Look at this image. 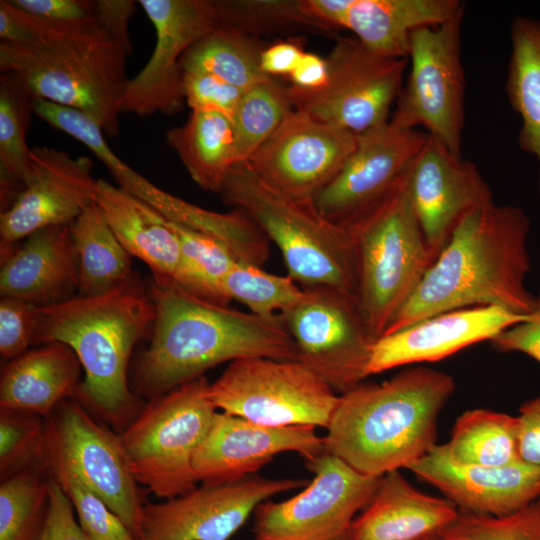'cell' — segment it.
Listing matches in <instances>:
<instances>
[{"mask_svg": "<svg viewBox=\"0 0 540 540\" xmlns=\"http://www.w3.org/2000/svg\"><path fill=\"white\" fill-rule=\"evenodd\" d=\"M302 288L301 300L280 313L297 361L344 394L366 378L376 338L354 296L327 286Z\"/></svg>", "mask_w": 540, "mask_h": 540, "instance_id": "12", "label": "cell"}, {"mask_svg": "<svg viewBox=\"0 0 540 540\" xmlns=\"http://www.w3.org/2000/svg\"><path fill=\"white\" fill-rule=\"evenodd\" d=\"M315 430L265 426L217 411L194 455L195 477L206 485L237 482L285 452L298 453L309 464L325 453L323 437Z\"/></svg>", "mask_w": 540, "mask_h": 540, "instance_id": "21", "label": "cell"}, {"mask_svg": "<svg viewBox=\"0 0 540 540\" xmlns=\"http://www.w3.org/2000/svg\"><path fill=\"white\" fill-rule=\"evenodd\" d=\"M208 394L217 410L253 423L325 429L340 396L299 361L263 357L229 363Z\"/></svg>", "mask_w": 540, "mask_h": 540, "instance_id": "9", "label": "cell"}, {"mask_svg": "<svg viewBox=\"0 0 540 540\" xmlns=\"http://www.w3.org/2000/svg\"><path fill=\"white\" fill-rule=\"evenodd\" d=\"M0 293L38 307L77 296L78 259L71 225L40 229L1 259Z\"/></svg>", "mask_w": 540, "mask_h": 540, "instance_id": "25", "label": "cell"}, {"mask_svg": "<svg viewBox=\"0 0 540 540\" xmlns=\"http://www.w3.org/2000/svg\"><path fill=\"white\" fill-rule=\"evenodd\" d=\"M155 309L138 278L99 296H75L41 307L33 344L63 343L76 354L84 378L77 399L122 431L139 413L128 378L134 347L152 328Z\"/></svg>", "mask_w": 540, "mask_h": 540, "instance_id": "4", "label": "cell"}, {"mask_svg": "<svg viewBox=\"0 0 540 540\" xmlns=\"http://www.w3.org/2000/svg\"><path fill=\"white\" fill-rule=\"evenodd\" d=\"M440 536L444 540H540V496L501 516L461 512Z\"/></svg>", "mask_w": 540, "mask_h": 540, "instance_id": "42", "label": "cell"}, {"mask_svg": "<svg viewBox=\"0 0 540 540\" xmlns=\"http://www.w3.org/2000/svg\"><path fill=\"white\" fill-rule=\"evenodd\" d=\"M506 92L522 120L520 148L537 158L540 195V20L523 16L511 24Z\"/></svg>", "mask_w": 540, "mask_h": 540, "instance_id": "32", "label": "cell"}, {"mask_svg": "<svg viewBox=\"0 0 540 540\" xmlns=\"http://www.w3.org/2000/svg\"><path fill=\"white\" fill-rule=\"evenodd\" d=\"M29 468L1 480L0 540H38L50 502L51 477Z\"/></svg>", "mask_w": 540, "mask_h": 540, "instance_id": "36", "label": "cell"}, {"mask_svg": "<svg viewBox=\"0 0 540 540\" xmlns=\"http://www.w3.org/2000/svg\"><path fill=\"white\" fill-rule=\"evenodd\" d=\"M46 457L68 465L140 540L145 502L120 435L98 423L76 398L46 419Z\"/></svg>", "mask_w": 540, "mask_h": 540, "instance_id": "14", "label": "cell"}, {"mask_svg": "<svg viewBox=\"0 0 540 540\" xmlns=\"http://www.w3.org/2000/svg\"><path fill=\"white\" fill-rule=\"evenodd\" d=\"M427 138L426 132L389 121L358 134L356 148L342 168L313 196L315 209L346 228L396 186Z\"/></svg>", "mask_w": 540, "mask_h": 540, "instance_id": "17", "label": "cell"}, {"mask_svg": "<svg viewBox=\"0 0 540 540\" xmlns=\"http://www.w3.org/2000/svg\"><path fill=\"white\" fill-rule=\"evenodd\" d=\"M292 110L287 88L273 78L244 91L232 120L238 163L246 162Z\"/></svg>", "mask_w": 540, "mask_h": 540, "instance_id": "38", "label": "cell"}, {"mask_svg": "<svg viewBox=\"0 0 540 540\" xmlns=\"http://www.w3.org/2000/svg\"><path fill=\"white\" fill-rule=\"evenodd\" d=\"M166 141L205 191L219 193L238 163L233 122L221 113L192 111L183 125L166 132Z\"/></svg>", "mask_w": 540, "mask_h": 540, "instance_id": "29", "label": "cell"}, {"mask_svg": "<svg viewBox=\"0 0 540 540\" xmlns=\"http://www.w3.org/2000/svg\"><path fill=\"white\" fill-rule=\"evenodd\" d=\"M464 11L437 25L412 32L410 70L389 122L403 129L423 126L426 133L461 155L465 125V74L461 61Z\"/></svg>", "mask_w": 540, "mask_h": 540, "instance_id": "10", "label": "cell"}, {"mask_svg": "<svg viewBox=\"0 0 540 540\" xmlns=\"http://www.w3.org/2000/svg\"><path fill=\"white\" fill-rule=\"evenodd\" d=\"M222 289L229 301L235 299L259 316L285 312L304 294L303 288L289 274L275 275L240 262L228 272Z\"/></svg>", "mask_w": 540, "mask_h": 540, "instance_id": "39", "label": "cell"}, {"mask_svg": "<svg viewBox=\"0 0 540 540\" xmlns=\"http://www.w3.org/2000/svg\"><path fill=\"white\" fill-rule=\"evenodd\" d=\"M33 95L14 73L0 78V204L8 210L22 192L29 170L26 133L33 113Z\"/></svg>", "mask_w": 540, "mask_h": 540, "instance_id": "33", "label": "cell"}, {"mask_svg": "<svg viewBox=\"0 0 540 540\" xmlns=\"http://www.w3.org/2000/svg\"><path fill=\"white\" fill-rule=\"evenodd\" d=\"M169 224L178 237L182 255L181 272L175 282L199 298L227 306L230 301L222 284L238 262L236 258L217 240L175 222Z\"/></svg>", "mask_w": 540, "mask_h": 540, "instance_id": "37", "label": "cell"}, {"mask_svg": "<svg viewBox=\"0 0 540 540\" xmlns=\"http://www.w3.org/2000/svg\"><path fill=\"white\" fill-rule=\"evenodd\" d=\"M96 18L101 29L107 32L129 55L133 45L128 24L136 12V1L96 0Z\"/></svg>", "mask_w": 540, "mask_h": 540, "instance_id": "50", "label": "cell"}, {"mask_svg": "<svg viewBox=\"0 0 540 540\" xmlns=\"http://www.w3.org/2000/svg\"><path fill=\"white\" fill-rule=\"evenodd\" d=\"M48 31V24L13 5L10 0L0 1L1 43L30 45L40 41Z\"/></svg>", "mask_w": 540, "mask_h": 540, "instance_id": "48", "label": "cell"}, {"mask_svg": "<svg viewBox=\"0 0 540 540\" xmlns=\"http://www.w3.org/2000/svg\"><path fill=\"white\" fill-rule=\"evenodd\" d=\"M496 350L520 352L540 363V293L527 318L490 341Z\"/></svg>", "mask_w": 540, "mask_h": 540, "instance_id": "49", "label": "cell"}, {"mask_svg": "<svg viewBox=\"0 0 540 540\" xmlns=\"http://www.w3.org/2000/svg\"><path fill=\"white\" fill-rule=\"evenodd\" d=\"M306 465L314 477L299 493L256 508L252 540L348 539L380 477L365 475L328 453Z\"/></svg>", "mask_w": 540, "mask_h": 540, "instance_id": "13", "label": "cell"}, {"mask_svg": "<svg viewBox=\"0 0 540 540\" xmlns=\"http://www.w3.org/2000/svg\"><path fill=\"white\" fill-rule=\"evenodd\" d=\"M424 540H444L440 535L433 536Z\"/></svg>", "mask_w": 540, "mask_h": 540, "instance_id": "54", "label": "cell"}, {"mask_svg": "<svg viewBox=\"0 0 540 540\" xmlns=\"http://www.w3.org/2000/svg\"><path fill=\"white\" fill-rule=\"evenodd\" d=\"M49 24L47 34L36 43H0V70L18 75L34 98L78 110L105 135L116 136L130 80L128 54L100 26Z\"/></svg>", "mask_w": 540, "mask_h": 540, "instance_id": "5", "label": "cell"}, {"mask_svg": "<svg viewBox=\"0 0 540 540\" xmlns=\"http://www.w3.org/2000/svg\"><path fill=\"white\" fill-rule=\"evenodd\" d=\"M326 59L324 87L287 88L293 109L357 135L388 122L408 59L377 54L356 38H340Z\"/></svg>", "mask_w": 540, "mask_h": 540, "instance_id": "11", "label": "cell"}, {"mask_svg": "<svg viewBox=\"0 0 540 540\" xmlns=\"http://www.w3.org/2000/svg\"><path fill=\"white\" fill-rule=\"evenodd\" d=\"M460 513L448 499L419 491L394 470L379 478L347 540H424L440 535Z\"/></svg>", "mask_w": 540, "mask_h": 540, "instance_id": "26", "label": "cell"}, {"mask_svg": "<svg viewBox=\"0 0 540 540\" xmlns=\"http://www.w3.org/2000/svg\"><path fill=\"white\" fill-rule=\"evenodd\" d=\"M357 134L292 110L246 161L266 182L298 200H312L342 168Z\"/></svg>", "mask_w": 540, "mask_h": 540, "instance_id": "19", "label": "cell"}, {"mask_svg": "<svg viewBox=\"0 0 540 540\" xmlns=\"http://www.w3.org/2000/svg\"><path fill=\"white\" fill-rule=\"evenodd\" d=\"M96 205L131 256L143 261L153 275L178 279L182 267L180 243L159 211L104 179H98Z\"/></svg>", "mask_w": 540, "mask_h": 540, "instance_id": "28", "label": "cell"}, {"mask_svg": "<svg viewBox=\"0 0 540 540\" xmlns=\"http://www.w3.org/2000/svg\"><path fill=\"white\" fill-rule=\"evenodd\" d=\"M454 390L450 375L420 366L361 382L339 396L325 453L372 477L408 469L436 444L437 419Z\"/></svg>", "mask_w": 540, "mask_h": 540, "instance_id": "3", "label": "cell"}, {"mask_svg": "<svg viewBox=\"0 0 540 540\" xmlns=\"http://www.w3.org/2000/svg\"><path fill=\"white\" fill-rule=\"evenodd\" d=\"M263 49L251 36L219 25L184 53L180 67L183 73L209 74L246 91L273 78L261 70Z\"/></svg>", "mask_w": 540, "mask_h": 540, "instance_id": "34", "label": "cell"}, {"mask_svg": "<svg viewBox=\"0 0 540 540\" xmlns=\"http://www.w3.org/2000/svg\"><path fill=\"white\" fill-rule=\"evenodd\" d=\"M10 2L23 11L57 26L83 28L98 25L94 0H10Z\"/></svg>", "mask_w": 540, "mask_h": 540, "instance_id": "46", "label": "cell"}, {"mask_svg": "<svg viewBox=\"0 0 540 540\" xmlns=\"http://www.w3.org/2000/svg\"><path fill=\"white\" fill-rule=\"evenodd\" d=\"M329 78L327 59L311 52H304L297 66L290 74L292 86L304 90L324 87Z\"/></svg>", "mask_w": 540, "mask_h": 540, "instance_id": "53", "label": "cell"}, {"mask_svg": "<svg viewBox=\"0 0 540 540\" xmlns=\"http://www.w3.org/2000/svg\"><path fill=\"white\" fill-rule=\"evenodd\" d=\"M306 484L303 479L256 475L227 484H198L176 497L146 503L140 540H229L262 502Z\"/></svg>", "mask_w": 540, "mask_h": 540, "instance_id": "15", "label": "cell"}, {"mask_svg": "<svg viewBox=\"0 0 540 540\" xmlns=\"http://www.w3.org/2000/svg\"><path fill=\"white\" fill-rule=\"evenodd\" d=\"M529 231L527 215L516 206L494 203L466 214L383 335L466 307L529 315L535 305L525 286Z\"/></svg>", "mask_w": 540, "mask_h": 540, "instance_id": "2", "label": "cell"}, {"mask_svg": "<svg viewBox=\"0 0 540 540\" xmlns=\"http://www.w3.org/2000/svg\"><path fill=\"white\" fill-rule=\"evenodd\" d=\"M81 370L76 354L63 343L28 349L9 360L1 370L0 408L47 419L64 401L76 395Z\"/></svg>", "mask_w": 540, "mask_h": 540, "instance_id": "27", "label": "cell"}, {"mask_svg": "<svg viewBox=\"0 0 540 540\" xmlns=\"http://www.w3.org/2000/svg\"><path fill=\"white\" fill-rule=\"evenodd\" d=\"M527 316L495 306L466 307L432 315L376 339L366 377L403 365L442 360L470 345L491 341Z\"/></svg>", "mask_w": 540, "mask_h": 540, "instance_id": "22", "label": "cell"}, {"mask_svg": "<svg viewBox=\"0 0 540 540\" xmlns=\"http://www.w3.org/2000/svg\"><path fill=\"white\" fill-rule=\"evenodd\" d=\"M247 214L278 246L288 274L301 286H327L356 298L357 268L351 237L315 209L257 175L246 162L233 166L219 192Z\"/></svg>", "mask_w": 540, "mask_h": 540, "instance_id": "6", "label": "cell"}, {"mask_svg": "<svg viewBox=\"0 0 540 540\" xmlns=\"http://www.w3.org/2000/svg\"><path fill=\"white\" fill-rule=\"evenodd\" d=\"M146 201L167 220L217 240L240 263L262 268L269 257L268 238L241 210L214 212L158 187L153 189Z\"/></svg>", "mask_w": 540, "mask_h": 540, "instance_id": "30", "label": "cell"}, {"mask_svg": "<svg viewBox=\"0 0 540 540\" xmlns=\"http://www.w3.org/2000/svg\"><path fill=\"white\" fill-rule=\"evenodd\" d=\"M302 47L294 41H279L264 48L260 55L262 72L269 76H290L303 53Z\"/></svg>", "mask_w": 540, "mask_h": 540, "instance_id": "52", "label": "cell"}, {"mask_svg": "<svg viewBox=\"0 0 540 540\" xmlns=\"http://www.w3.org/2000/svg\"><path fill=\"white\" fill-rule=\"evenodd\" d=\"M137 2L154 26L156 42L148 62L127 84L121 113L173 115L185 102L181 58L219 26L217 9L210 0Z\"/></svg>", "mask_w": 540, "mask_h": 540, "instance_id": "16", "label": "cell"}, {"mask_svg": "<svg viewBox=\"0 0 540 540\" xmlns=\"http://www.w3.org/2000/svg\"><path fill=\"white\" fill-rule=\"evenodd\" d=\"M78 259V295L99 296L135 278L131 255L119 242L96 203L71 224Z\"/></svg>", "mask_w": 540, "mask_h": 540, "instance_id": "31", "label": "cell"}, {"mask_svg": "<svg viewBox=\"0 0 540 540\" xmlns=\"http://www.w3.org/2000/svg\"><path fill=\"white\" fill-rule=\"evenodd\" d=\"M214 3L219 25L247 35L291 25L317 28L304 13L301 0H226Z\"/></svg>", "mask_w": 540, "mask_h": 540, "instance_id": "43", "label": "cell"}, {"mask_svg": "<svg viewBox=\"0 0 540 540\" xmlns=\"http://www.w3.org/2000/svg\"><path fill=\"white\" fill-rule=\"evenodd\" d=\"M38 540H91L77 522L69 498L52 478L48 515Z\"/></svg>", "mask_w": 540, "mask_h": 540, "instance_id": "47", "label": "cell"}, {"mask_svg": "<svg viewBox=\"0 0 540 540\" xmlns=\"http://www.w3.org/2000/svg\"><path fill=\"white\" fill-rule=\"evenodd\" d=\"M155 316L149 346L133 378L137 396L153 399L244 358L297 361L296 345L280 314L259 316L206 301L172 279L153 275Z\"/></svg>", "mask_w": 540, "mask_h": 540, "instance_id": "1", "label": "cell"}, {"mask_svg": "<svg viewBox=\"0 0 540 540\" xmlns=\"http://www.w3.org/2000/svg\"><path fill=\"white\" fill-rule=\"evenodd\" d=\"M457 461L484 466H506L519 457L518 418L488 409L463 413L445 443Z\"/></svg>", "mask_w": 540, "mask_h": 540, "instance_id": "35", "label": "cell"}, {"mask_svg": "<svg viewBox=\"0 0 540 540\" xmlns=\"http://www.w3.org/2000/svg\"><path fill=\"white\" fill-rule=\"evenodd\" d=\"M183 93L192 111L217 112L233 120L244 91L209 74L184 72Z\"/></svg>", "mask_w": 540, "mask_h": 540, "instance_id": "45", "label": "cell"}, {"mask_svg": "<svg viewBox=\"0 0 540 540\" xmlns=\"http://www.w3.org/2000/svg\"><path fill=\"white\" fill-rule=\"evenodd\" d=\"M40 308L21 299L1 297L0 353L4 359L21 355L34 343Z\"/></svg>", "mask_w": 540, "mask_h": 540, "instance_id": "44", "label": "cell"}, {"mask_svg": "<svg viewBox=\"0 0 540 540\" xmlns=\"http://www.w3.org/2000/svg\"><path fill=\"white\" fill-rule=\"evenodd\" d=\"M436 487L463 513L501 516L540 496V470L522 461L506 466L455 460L445 444H435L408 467Z\"/></svg>", "mask_w": 540, "mask_h": 540, "instance_id": "23", "label": "cell"}, {"mask_svg": "<svg viewBox=\"0 0 540 540\" xmlns=\"http://www.w3.org/2000/svg\"><path fill=\"white\" fill-rule=\"evenodd\" d=\"M317 17L329 27L349 29L369 50L408 59L413 31L440 25L460 12L458 0H317Z\"/></svg>", "mask_w": 540, "mask_h": 540, "instance_id": "24", "label": "cell"}, {"mask_svg": "<svg viewBox=\"0 0 540 540\" xmlns=\"http://www.w3.org/2000/svg\"><path fill=\"white\" fill-rule=\"evenodd\" d=\"M517 418L520 460L540 470V396L525 402Z\"/></svg>", "mask_w": 540, "mask_h": 540, "instance_id": "51", "label": "cell"}, {"mask_svg": "<svg viewBox=\"0 0 540 540\" xmlns=\"http://www.w3.org/2000/svg\"><path fill=\"white\" fill-rule=\"evenodd\" d=\"M45 467L69 498L80 527L91 540H137L119 516L68 465L46 457Z\"/></svg>", "mask_w": 540, "mask_h": 540, "instance_id": "40", "label": "cell"}, {"mask_svg": "<svg viewBox=\"0 0 540 540\" xmlns=\"http://www.w3.org/2000/svg\"><path fill=\"white\" fill-rule=\"evenodd\" d=\"M406 185L434 261L466 214L494 204L476 165L429 134L407 170Z\"/></svg>", "mask_w": 540, "mask_h": 540, "instance_id": "20", "label": "cell"}, {"mask_svg": "<svg viewBox=\"0 0 540 540\" xmlns=\"http://www.w3.org/2000/svg\"><path fill=\"white\" fill-rule=\"evenodd\" d=\"M406 173L379 203L346 227L356 260V300L376 339L434 262L409 198Z\"/></svg>", "mask_w": 540, "mask_h": 540, "instance_id": "7", "label": "cell"}, {"mask_svg": "<svg viewBox=\"0 0 540 540\" xmlns=\"http://www.w3.org/2000/svg\"><path fill=\"white\" fill-rule=\"evenodd\" d=\"M87 156L73 157L48 146L30 148L24 188L0 214V255L5 258L19 241L44 228L71 225L96 203L98 179Z\"/></svg>", "mask_w": 540, "mask_h": 540, "instance_id": "18", "label": "cell"}, {"mask_svg": "<svg viewBox=\"0 0 540 540\" xmlns=\"http://www.w3.org/2000/svg\"><path fill=\"white\" fill-rule=\"evenodd\" d=\"M208 386L201 376L151 399L121 431L137 482L159 499L176 497L199 484L194 455L217 413Z\"/></svg>", "mask_w": 540, "mask_h": 540, "instance_id": "8", "label": "cell"}, {"mask_svg": "<svg viewBox=\"0 0 540 540\" xmlns=\"http://www.w3.org/2000/svg\"><path fill=\"white\" fill-rule=\"evenodd\" d=\"M46 432L45 418L0 408L1 480L29 468L46 469Z\"/></svg>", "mask_w": 540, "mask_h": 540, "instance_id": "41", "label": "cell"}]
</instances>
